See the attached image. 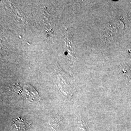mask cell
Segmentation results:
<instances>
[{"instance_id": "6da1fadb", "label": "cell", "mask_w": 131, "mask_h": 131, "mask_svg": "<svg viewBox=\"0 0 131 131\" xmlns=\"http://www.w3.org/2000/svg\"><path fill=\"white\" fill-rule=\"evenodd\" d=\"M30 127L29 122L21 117L14 118L12 122L11 131H27Z\"/></svg>"}, {"instance_id": "7a4b0ae2", "label": "cell", "mask_w": 131, "mask_h": 131, "mask_svg": "<svg viewBox=\"0 0 131 131\" xmlns=\"http://www.w3.org/2000/svg\"><path fill=\"white\" fill-rule=\"evenodd\" d=\"M59 122H58L57 119H52L50 122V124L52 126V128L54 131H61V125L59 124Z\"/></svg>"}, {"instance_id": "3957f363", "label": "cell", "mask_w": 131, "mask_h": 131, "mask_svg": "<svg viewBox=\"0 0 131 131\" xmlns=\"http://www.w3.org/2000/svg\"><path fill=\"white\" fill-rule=\"evenodd\" d=\"M80 128H81V130H83L82 131H88L86 130V129H85V128L84 124L83 123V122H82V121H81V122Z\"/></svg>"}]
</instances>
